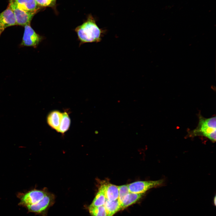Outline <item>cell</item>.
I'll return each mask as SVG.
<instances>
[{"instance_id": "obj_1", "label": "cell", "mask_w": 216, "mask_h": 216, "mask_svg": "<svg viewBox=\"0 0 216 216\" xmlns=\"http://www.w3.org/2000/svg\"><path fill=\"white\" fill-rule=\"evenodd\" d=\"M75 31L80 41V45L86 43L100 41L103 32L91 15H89L82 24L77 27Z\"/></svg>"}, {"instance_id": "obj_2", "label": "cell", "mask_w": 216, "mask_h": 216, "mask_svg": "<svg viewBox=\"0 0 216 216\" xmlns=\"http://www.w3.org/2000/svg\"><path fill=\"white\" fill-rule=\"evenodd\" d=\"M197 126L192 133L194 135H200L205 136L212 142L216 139V116L206 118L199 115Z\"/></svg>"}, {"instance_id": "obj_3", "label": "cell", "mask_w": 216, "mask_h": 216, "mask_svg": "<svg viewBox=\"0 0 216 216\" xmlns=\"http://www.w3.org/2000/svg\"><path fill=\"white\" fill-rule=\"evenodd\" d=\"M24 26V31L20 46L36 48L43 39V37L37 33L30 24L26 25Z\"/></svg>"}, {"instance_id": "obj_4", "label": "cell", "mask_w": 216, "mask_h": 216, "mask_svg": "<svg viewBox=\"0 0 216 216\" xmlns=\"http://www.w3.org/2000/svg\"><path fill=\"white\" fill-rule=\"evenodd\" d=\"M47 193L43 190L34 189L24 194H19V205L26 207L35 204L43 199Z\"/></svg>"}, {"instance_id": "obj_5", "label": "cell", "mask_w": 216, "mask_h": 216, "mask_svg": "<svg viewBox=\"0 0 216 216\" xmlns=\"http://www.w3.org/2000/svg\"><path fill=\"white\" fill-rule=\"evenodd\" d=\"M8 5L13 12L16 24L18 25L24 26L26 25L30 24L32 18L36 14L20 9L10 0H9Z\"/></svg>"}, {"instance_id": "obj_6", "label": "cell", "mask_w": 216, "mask_h": 216, "mask_svg": "<svg viewBox=\"0 0 216 216\" xmlns=\"http://www.w3.org/2000/svg\"><path fill=\"white\" fill-rule=\"evenodd\" d=\"M163 182L162 180L157 181H139L128 184L131 193L143 194L149 189L160 185Z\"/></svg>"}, {"instance_id": "obj_7", "label": "cell", "mask_w": 216, "mask_h": 216, "mask_svg": "<svg viewBox=\"0 0 216 216\" xmlns=\"http://www.w3.org/2000/svg\"><path fill=\"white\" fill-rule=\"evenodd\" d=\"M16 25L13 12L8 5L7 8L0 13V36L7 28Z\"/></svg>"}, {"instance_id": "obj_8", "label": "cell", "mask_w": 216, "mask_h": 216, "mask_svg": "<svg viewBox=\"0 0 216 216\" xmlns=\"http://www.w3.org/2000/svg\"><path fill=\"white\" fill-rule=\"evenodd\" d=\"M54 196L48 193L37 203L26 207L29 212L40 213L44 211L52 202Z\"/></svg>"}, {"instance_id": "obj_9", "label": "cell", "mask_w": 216, "mask_h": 216, "mask_svg": "<svg viewBox=\"0 0 216 216\" xmlns=\"http://www.w3.org/2000/svg\"><path fill=\"white\" fill-rule=\"evenodd\" d=\"M17 7L26 11L37 13L40 8L39 7L35 0H10Z\"/></svg>"}, {"instance_id": "obj_10", "label": "cell", "mask_w": 216, "mask_h": 216, "mask_svg": "<svg viewBox=\"0 0 216 216\" xmlns=\"http://www.w3.org/2000/svg\"><path fill=\"white\" fill-rule=\"evenodd\" d=\"M62 117V113L59 111H52L47 117V122L52 128L57 131L59 126Z\"/></svg>"}, {"instance_id": "obj_11", "label": "cell", "mask_w": 216, "mask_h": 216, "mask_svg": "<svg viewBox=\"0 0 216 216\" xmlns=\"http://www.w3.org/2000/svg\"><path fill=\"white\" fill-rule=\"evenodd\" d=\"M106 199L109 201L118 199L119 196L118 186L111 184H105Z\"/></svg>"}, {"instance_id": "obj_12", "label": "cell", "mask_w": 216, "mask_h": 216, "mask_svg": "<svg viewBox=\"0 0 216 216\" xmlns=\"http://www.w3.org/2000/svg\"><path fill=\"white\" fill-rule=\"evenodd\" d=\"M143 194L130 192L124 197L120 204V210L135 203L141 198Z\"/></svg>"}, {"instance_id": "obj_13", "label": "cell", "mask_w": 216, "mask_h": 216, "mask_svg": "<svg viewBox=\"0 0 216 216\" xmlns=\"http://www.w3.org/2000/svg\"><path fill=\"white\" fill-rule=\"evenodd\" d=\"M105 184H101L90 207H98L104 205L106 199L105 195Z\"/></svg>"}, {"instance_id": "obj_14", "label": "cell", "mask_w": 216, "mask_h": 216, "mask_svg": "<svg viewBox=\"0 0 216 216\" xmlns=\"http://www.w3.org/2000/svg\"><path fill=\"white\" fill-rule=\"evenodd\" d=\"M104 206L107 216H112L120 211V204L118 199L114 201H109L106 199Z\"/></svg>"}, {"instance_id": "obj_15", "label": "cell", "mask_w": 216, "mask_h": 216, "mask_svg": "<svg viewBox=\"0 0 216 216\" xmlns=\"http://www.w3.org/2000/svg\"><path fill=\"white\" fill-rule=\"evenodd\" d=\"M70 120L68 113L66 112L62 113V118L57 132L64 134L69 129Z\"/></svg>"}, {"instance_id": "obj_16", "label": "cell", "mask_w": 216, "mask_h": 216, "mask_svg": "<svg viewBox=\"0 0 216 216\" xmlns=\"http://www.w3.org/2000/svg\"><path fill=\"white\" fill-rule=\"evenodd\" d=\"M89 210L92 216H107L104 206L98 207H89Z\"/></svg>"}, {"instance_id": "obj_17", "label": "cell", "mask_w": 216, "mask_h": 216, "mask_svg": "<svg viewBox=\"0 0 216 216\" xmlns=\"http://www.w3.org/2000/svg\"><path fill=\"white\" fill-rule=\"evenodd\" d=\"M119 196L118 200L120 205L124 197L130 192L128 185H124L118 186Z\"/></svg>"}, {"instance_id": "obj_18", "label": "cell", "mask_w": 216, "mask_h": 216, "mask_svg": "<svg viewBox=\"0 0 216 216\" xmlns=\"http://www.w3.org/2000/svg\"><path fill=\"white\" fill-rule=\"evenodd\" d=\"M38 5L40 8L54 7L56 4V0H35Z\"/></svg>"}]
</instances>
